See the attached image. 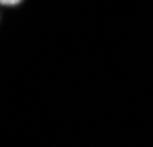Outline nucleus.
<instances>
[{
    "label": "nucleus",
    "instance_id": "nucleus-1",
    "mask_svg": "<svg viewBox=\"0 0 153 147\" xmlns=\"http://www.w3.org/2000/svg\"><path fill=\"white\" fill-rule=\"evenodd\" d=\"M23 0H0V4L2 6H16V4H21Z\"/></svg>",
    "mask_w": 153,
    "mask_h": 147
}]
</instances>
